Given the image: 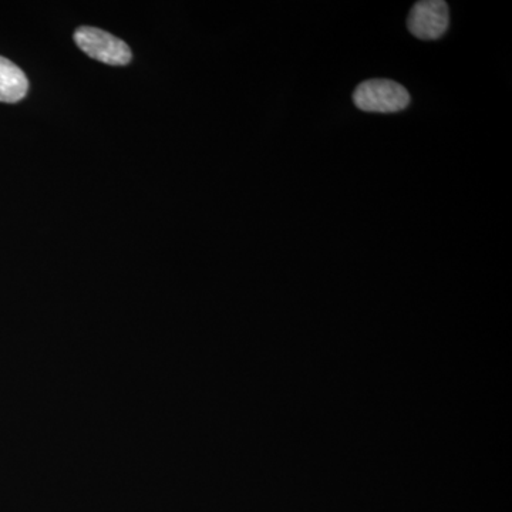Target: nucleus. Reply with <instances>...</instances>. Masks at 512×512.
Segmentation results:
<instances>
[{
    "label": "nucleus",
    "instance_id": "obj_1",
    "mask_svg": "<svg viewBox=\"0 0 512 512\" xmlns=\"http://www.w3.org/2000/svg\"><path fill=\"white\" fill-rule=\"evenodd\" d=\"M357 109L367 113H397L407 109L410 94L402 84L389 79H372L360 83L353 93Z\"/></svg>",
    "mask_w": 512,
    "mask_h": 512
},
{
    "label": "nucleus",
    "instance_id": "obj_2",
    "mask_svg": "<svg viewBox=\"0 0 512 512\" xmlns=\"http://www.w3.org/2000/svg\"><path fill=\"white\" fill-rule=\"evenodd\" d=\"M74 42L87 56L110 66H126L131 62L130 47L104 30L97 28H79L74 33Z\"/></svg>",
    "mask_w": 512,
    "mask_h": 512
},
{
    "label": "nucleus",
    "instance_id": "obj_3",
    "mask_svg": "<svg viewBox=\"0 0 512 512\" xmlns=\"http://www.w3.org/2000/svg\"><path fill=\"white\" fill-rule=\"evenodd\" d=\"M450 26V10L444 0L414 3L407 18V28L420 40H437Z\"/></svg>",
    "mask_w": 512,
    "mask_h": 512
},
{
    "label": "nucleus",
    "instance_id": "obj_4",
    "mask_svg": "<svg viewBox=\"0 0 512 512\" xmlns=\"http://www.w3.org/2000/svg\"><path fill=\"white\" fill-rule=\"evenodd\" d=\"M29 82L26 74L15 63L0 56V101L18 103L26 96Z\"/></svg>",
    "mask_w": 512,
    "mask_h": 512
}]
</instances>
